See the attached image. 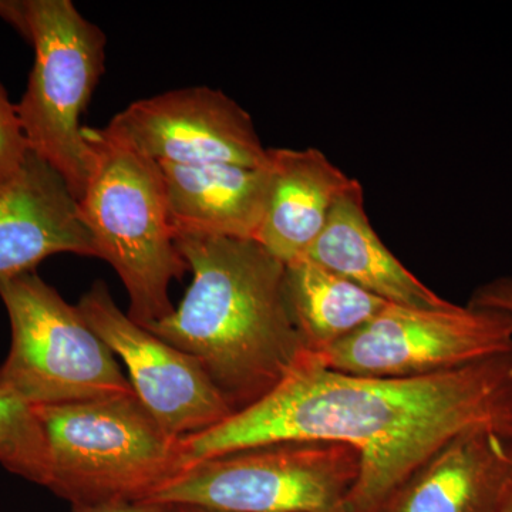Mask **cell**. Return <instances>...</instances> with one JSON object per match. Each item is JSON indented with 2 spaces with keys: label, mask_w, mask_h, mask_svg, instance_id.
Masks as SVG:
<instances>
[{
  "label": "cell",
  "mask_w": 512,
  "mask_h": 512,
  "mask_svg": "<svg viewBox=\"0 0 512 512\" xmlns=\"http://www.w3.org/2000/svg\"><path fill=\"white\" fill-rule=\"evenodd\" d=\"M491 433L512 447V349L416 377H362L316 355L268 396L184 437L187 466L292 440L356 448L360 471L345 512H382L424 464L458 437Z\"/></svg>",
  "instance_id": "cell-1"
},
{
  "label": "cell",
  "mask_w": 512,
  "mask_h": 512,
  "mask_svg": "<svg viewBox=\"0 0 512 512\" xmlns=\"http://www.w3.org/2000/svg\"><path fill=\"white\" fill-rule=\"evenodd\" d=\"M174 238L192 282L180 306L146 329L197 360L241 412L315 355L293 319L286 265L256 241Z\"/></svg>",
  "instance_id": "cell-2"
},
{
  "label": "cell",
  "mask_w": 512,
  "mask_h": 512,
  "mask_svg": "<svg viewBox=\"0 0 512 512\" xmlns=\"http://www.w3.org/2000/svg\"><path fill=\"white\" fill-rule=\"evenodd\" d=\"M93 171L79 201L97 255L113 266L130 296L128 318L148 328L174 312L173 281L187 262L175 244L160 164L110 136L83 128Z\"/></svg>",
  "instance_id": "cell-3"
},
{
  "label": "cell",
  "mask_w": 512,
  "mask_h": 512,
  "mask_svg": "<svg viewBox=\"0 0 512 512\" xmlns=\"http://www.w3.org/2000/svg\"><path fill=\"white\" fill-rule=\"evenodd\" d=\"M33 410L49 450L47 488L73 508L148 501L187 468L181 439L136 394Z\"/></svg>",
  "instance_id": "cell-4"
},
{
  "label": "cell",
  "mask_w": 512,
  "mask_h": 512,
  "mask_svg": "<svg viewBox=\"0 0 512 512\" xmlns=\"http://www.w3.org/2000/svg\"><path fill=\"white\" fill-rule=\"evenodd\" d=\"M0 18L35 50L28 89L16 106L29 150L80 201L93 171L80 120L104 73L106 35L70 0H0Z\"/></svg>",
  "instance_id": "cell-5"
},
{
  "label": "cell",
  "mask_w": 512,
  "mask_h": 512,
  "mask_svg": "<svg viewBox=\"0 0 512 512\" xmlns=\"http://www.w3.org/2000/svg\"><path fill=\"white\" fill-rule=\"evenodd\" d=\"M12 342L0 389L29 406L134 396L109 346L36 272L0 279Z\"/></svg>",
  "instance_id": "cell-6"
},
{
  "label": "cell",
  "mask_w": 512,
  "mask_h": 512,
  "mask_svg": "<svg viewBox=\"0 0 512 512\" xmlns=\"http://www.w3.org/2000/svg\"><path fill=\"white\" fill-rule=\"evenodd\" d=\"M359 471L349 444L281 441L191 464L148 501L215 512H345Z\"/></svg>",
  "instance_id": "cell-7"
},
{
  "label": "cell",
  "mask_w": 512,
  "mask_h": 512,
  "mask_svg": "<svg viewBox=\"0 0 512 512\" xmlns=\"http://www.w3.org/2000/svg\"><path fill=\"white\" fill-rule=\"evenodd\" d=\"M512 349V315L454 303L416 309L389 303L362 329L316 355L325 369L362 377L446 372Z\"/></svg>",
  "instance_id": "cell-8"
},
{
  "label": "cell",
  "mask_w": 512,
  "mask_h": 512,
  "mask_svg": "<svg viewBox=\"0 0 512 512\" xmlns=\"http://www.w3.org/2000/svg\"><path fill=\"white\" fill-rule=\"evenodd\" d=\"M76 306L123 360L138 402L168 434L183 439L234 416L200 363L128 318L103 281L94 282Z\"/></svg>",
  "instance_id": "cell-9"
},
{
  "label": "cell",
  "mask_w": 512,
  "mask_h": 512,
  "mask_svg": "<svg viewBox=\"0 0 512 512\" xmlns=\"http://www.w3.org/2000/svg\"><path fill=\"white\" fill-rule=\"evenodd\" d=\"M104 130L156 163L271 165L251 114L207 86L134 101Z\"/></svg>",
  "instance_id": "cell-10"
},
{
  "label": "cell",
  "mask_w": 512,
  "mask_h": 512,
  "mask_svg": "<svg viewBox=\"0 0 512 512\" xmlns=\"http://www.w3.org/2000/svg\"><path fill=\"white\" fill-rule=\"evenodd\" d=\"M63 252L99 258L69 185L29 151L22 167L0 181V279L35 272Z\"/></svg>",
  "instance_id": "cell-11"
},
{
  "label": "cell",
  "mask_w": 512,
  "mask_h": 512,
  "mask_svg": "<svg viewBox=\"0 0 512 512\" xmlns=\"http://www.w3.org/2000/svg\"><path fill=\"white\" fill-rule=\"evenodd\" d=\"M160 164L174 235L256 241L264 222L272 164Z\"/></svg>",
  "instance_id": "cell-12"
},
{
  "label": "cell",
  "mask_w": 512,
  "mask_h": 512,
  "mask_svg": "<svg viewBox=\"0 0 512 512\" xmlns=\"http://www.w3.org/2000/svg\"><path fill=\"white\" fill-rule=\"evenodd\" d=\"M512 488V447L491 433L458 437L394 494L382 512H501Z\"/></svg>",
  "instance_id": "cell-13"
},
{
  "label": "cell",
  "mask_w": 512,
  "mask_h": 512,
  "mask_svg": "<svg viewBox=\"0 0 512 512\" xmlns=\"http://www.w3.org/2000/svg\"><path fill=\"white\" fill-rule=\"evenodd\" d=\"M308 256L392 305L416 309L454 305L424 285L383 244L367 217L365 191L355 178L336 200Z\"/></svg>",
  "instance_id": "cell-14"
},
{
  "label": "cell",
  "mask_w": 512,
  "mask_h": 512,
  "mask_svg": "<svg viewBox=\"0 0 512 512\" xmlns=\"http://www.w3.org/2000/svg\"><path fill=\"white\" fill-rule=\"evenodd\" d=\"M272 181L256 242L284 262L308 256L353 178L318 148H269Z\"/></svg>",
  "instance_id": "cell-15"
},
{
  "label": "cell",
  "mask_w": 512,
  "mask_h": 512,
  "mask_svg": "<svg viewBox=\"0 0 512 512\" xmlns=\"http://www.w3.org/2000/svg\"><path fill=\"white\" fill-rule=\"evenodd\" d=\"M286 293L296 326L316 355L349 338L389 305L309 256L286 265Z\"/></svg>",
  "instance_id": "cell-16"
},
{
  "label": "cell",
  "mask_w": 512,
  "mask_h": 512,
  "mask_svg": "<svg viewBox=\"0 0 512 512\" xmlns=\"http://www.w3.org/2000/svg\"><path fill=\"white\" fill-rule=\"evenodd\" d=\"M0 464L42 487H49V450L42 424L28 403L0 389Z\"/></svg>",
  "instance_id": "cell-17"
},
{
  "label": "cell",
  "mask_w": 512,
  "mask_h": 512,
  "mask_svg": "<svg viewBox=\"0 0 512 512\" xmlns=\"http://www.w3.org/2000/svg\"><path fill=\"white\" fill-rule=\"evenodd\" d=\"M18 110L0 83V181L12 177L29 154Z\"/></svg>",
  "instance_id": "cell-18"
},
{
  "label": "cell",
  "mask_w": 512,
  "mask_h": 512,
  "mask_svg": "<svg viewBox=\"0 0 512 512\" xmlns=\"http://www.w3.org/2000/svg\"><path fill=\"white\" fill-rule=\"evenodd\" d=\"M468 306L494 309V311L508 312L512 315V275L485 282L474 291Z\"/></svg>",
  "instance_id": "cell-19"
},
{
  "label": "cell",
  "mask_w": 512,
  "mask_h": 512,
  "mask_svg": "<svg viewBox=\"0 0 512 512\" xmlns=\"http://www.w3.org/2000/svg\"><path fill=\"white\" fill-rule=\"evenodd\" d=\"M171 505L134 501V503H107L74 508L73 512H170Z\"/></svg>",
  "instance_id": "cell-20"
},
{
  "label": "cell",
  "mask_w": 512,
  "mask_h": 512,
  "mask_svg": "<svg viewBox=\"0 0 512 512\" xmlns=\"http://www.w3.org/2000/svg\"><path fill=\"white\" fill-rule=\"evenodd\" d=\"M170 512H215L205 508L194 507V505H171Z\"/></svg>",
  "instance_id": "cell-21"
},
{
  "label": "cell",
  "mask_w": 512,
  "mask_h": 512,
  "mask_svg": "<svg viewBox=\"0 0 512 512\" xmlns=\"http://www.w3.org/2000/svg\"><path fill=\"white\" fill-rule=\"evenodd\" d=\"M501 512H512V488L510 494H508L507 500H505L503 511Z\"/></svg>",
  "instance_id": "cell-22"
}]
</instances>
